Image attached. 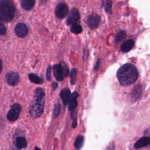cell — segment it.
<instances>
[{"mask_svg": "<svg viewBox=\"0 0 150 150\" xmlns=\"http://www.w3.org/2000/svg\"><path fill=\"white\" fill-rule=\"evenodd\" d=\"M117 77L122 86H127L137 81L138 77V72L134 65L126 63L118 69L117 72Z\"/></svg>", "mask_w": 150, "mask_h": 150, "instance_id": "cell-1", "label": "cell"}, {"mask_svg": "<svg viewBox=\"0 0 150 150\" xmlns=\"http://www.w3.org/2000/svg\"><path fill=\"white\" fill-rule=\"evenodd\" d=\"M45 105V93L43 89L38 88L34 92L33 100L29 108L30 114L34 118L40 117L43 112Z\"/></svg>", "mask_w": 150, "mask_h": 150, "instance_id": "cell-2", "label": "cell"}, {"mask_svg": "<svg viewBox=\"0 0 150 150\" xmlns=\"http://www.w3.org/2000/svg\"><path fill=\"white\" fill-rule=\"evenodd\" d=\"M15 6L11 0L0 1V21L9 22L15 16Z\"/></svg>", "mask_w": 150, "mask_h": 150, "instance_id": "cell-3", "label": "cell"}, {"mask_svg": "<svg viewBox=\"0 0 150 150\" xmlns=\"http://www.w3.org/2000/svg\"><path fill=\"white\" fill-rule=\"evenodd\" d=\"M21 107L20 104L16 103L11 106L10 110L7 114V118L11 121H14L16 120L21 113Z\"/></svg>", "mask_w": 150, "mask_h": 150, "instance_id": "cell-4", "label": "cell"}, {"mask_svg": "<svg viewBox=\"0 0 150 150\" xmlns=\"http://www.w3.org/2000/svg\"><path fill=\"white\" fill-rule=\"evenodd\" d=\"M69 9L67 5L64 3L59 4L55 9L54 13L56 16L59 19H62L67 14Z\"/></svg>", "mask_w": 150, "mask_h": 150, "instance_id": "cell-5", "label": "cell"}, {"mask_svg": "<svg viewBox=\"0 0 150 150\" xmlns=\"http://www.w3.org/2000/svg\"><path fill=\"white\" fill-rule=\"evenodd\" d=\"M80 13L76 8H73L69 12L66 19L67 25H73L76 23L80 19Z\"/></svg>", "mask_w": 150, "mask_h": 150, "instance_id": "cell-6", "label": "cell"}, {"mask_svg": "<svg viewBox=\"0 0 150 150\" xmlns=\"http://www.w3.org/2000/svg\"><path fill=\"white\" fill-rule=\"evenodd\" d=\"M100 17L97 14H91L87 18V24L91 29L97 28L100 23Z\"/></svg>", "mask_w": 150, "mask_h": 150, "instance_id": "cell-7", "label": "cell"}, {"mask_svg": "<svg viewBox=\"0 0 150 150\" xmlns=\"http://www.w3.org/2000/svg\"><path fill=\"white\" fill-rule=\"evenodd\" d=\"M16 35L19 38L25 37L28 33V28L27 26L23 23H18L15 28Z\"/></svg>", "mask_w": 150, "mask_h": 150, "instance_id": "cell-8", "label": "cell"}, {"mask_svg": "<svg viewBox=\"0 0 150 150\" xmlns=\"http://www.w3.org/2000/svg\"><path fill=\"white\" fill-rule=\"evenodd\" d=\"M6 79L10 86H15L19 81V76L17 73L11 71L6 75Z\"/></svg>", "mask_w": 150, "mask_h": 150, "instance_id": "cell-9", "label": "cell"}, {"mask_svg": "<svg viewBox=\"0 0 150 150\" xmlns=\"http://www.w3.org/2000/svg\"><path fill=\"white\" fill-rule=\"evenodd\" d=\"M70 97V91L68 88H64L61 91L60 98L62 99L63 104L64 105H66L69 103Z\"/></svg>", "mask_w": 150, "mask_h": 150, "instance_id": "cell-10", "label": "cell"}, {"mask_svg": "<svg viewBox=\"0 0 150 150\" xmlns=\"http://www.w3.org/2000/svg\"><path fill=\"white\" fill-rule=\"evenodd\" d=\"M150 145V137H142L139 139L134 145L136 149L141 148Z\"/></svg>", "mask_w": 150, "mask_h": 150, "instance_id": "cell-11", "label": "cell"}, {"mask_svg": "<svg viewBox=\"0 0 150 150\" xmlns=\"http://www.w3.org/2000/svg\"><path fill=\"white\" fill-rule=\"evenodd\" d=\"M134 46V41L132 39H128L122 43L121 46V50L124 53L128 52L131 50Z\"/></svg>", "mask_w": 150, "mask_h": 150, "instance_id": "cell-12", "label": "cell"}, {"mask_svg": "<svg viewBox=\"0 0 150 150\" xmlns=\"http://www.w3.org/2000/svg\"><path fill=\"white\" fill-rule=\"evenodd\" d=\"M79 96V94L74 91L70 97L69 102V106H68V109L70 111H72L73 110H74L77 105V98Z\"/></svg>", "mask_w": 150, "mask_h": 150, "instance_id": "cell-13", "label": "cell"}, {"mask_svg": "<svg viewBox=\"0 0 150 150\" xmlns=\"http://www.w3.org/2000/svg\"><path fill=\"white\" fill-rule=\"evenodd\" d=\"M53 73L56 79L58 81H62L63 80V73L61 67L59 64H54L53 67Z\"/></svg>", "mask_w": 150, "mask_h": 150, "instance_id": "cell-14", "label": "cell"}, {"mask_svg": "<svg viewBox=\"0 0 150 150\" xmlns=\"http://www.w3.org/2000/svg\"><path fill=\"white\" fill-rule=\"evenodd\" d=\"M141 87L138 85L134 87L131 91V98L133 101H138L141 96Z\"/></svg>", "mask_w": 150, "mask_h": 150, "instance_id": "cell-15", "label": "cell"}, {"mask_svg": "<svg viewBox=\"0 0 150 150\" xmlns=\"http://www.w3.org/2000/svg\"><path fill=\"white\" fill-rule=\"evenodd\" d=\"M35 0H21V7L26 11L31 10L35 6Z\"/></svg>", "mask_w": 150, "mask_h": 150, "instance_id": "cell-16", "label": "cell"}, {"mask_svg": "<svg viewBox=\"0 0 150 150\" xmlns=\"http://www.w3.org/2000/svg\"><path fill=\"white\" fill-rule=\"evenodd\" d=\"M16 145L19 148H25L27 145V141L24 137H18L16 139Z\"/></svg>", "mask_w": 150, "mask_h": 150, "instance_id": "cell-17", "label": "cell"}, {"mask_svg": "<svg viewBox=\"0 0 150 150\" xmlns=\"http://www.w3.org/2000/svg\"><path fill=\"white\" fill-rule=\"evenodd\" d=\"M28 76H29V79L32 82L35 84H41L43 82V80L34 73H30Z\"/></svg>", "mask_w": 150, "mask_h": 150, "instance_id": "cell-18", "label": "cell"}, {"mask_svg": "<svg viewBox=\"0 0 150 150\" xmlns=\"http://www.w3.org/2000/svg\"><path fill=\"white\" fill-rule=\"evenodd\" d=\"M83 142H84V137L82 135H79L77 138L76 139L74 142V147L77 149H80L83 145Z\"/></svg>", "mask_w": 150, "mask_h": 150, "instance_id": "cell-19", "label": "cell"}, {"mask_svg": "<svg viewBox=\"0 0 150 150\" xmlns=\"http://www.w3.org/2000/svg\"><path fill=\"white\" fill-rule=\"evenodd\" d=\"M82 27L78 23H74L71 25L70 28V31L75 34L80 33L82 32Z\"/></svg>", "mask_w": 150, "mask_h": 150, "instance_id": "cell-20", "label": "cell"}, {"mask_svg": "<svg viewBox=\"0 0 150 150\" xmlns=\"http://www.w3.org/2000/svg\"><path fill=\"white\" fill-rule=\"evenodd\" d=\"M60 66L61 67V69H62V70L63 71V75L65 76V77H67L68 75H69V68L67 66V64L64 63V62H60Z\"/></svg>", "mask_w": 150, "mask_h": 150, "instance_id": "cell-21", "label": "cell"}, {"mask_svg": "<svg viewBox=\"0 0 150 150\" xmlns=\"http://www.w3.org/2000/svg\"><path fill=\"white\" fill-rule=\"evenodd\" d=\"M60 105L59 104H56L54 107L53 109V117H58L59 113H60Z\"/></svg>", "mask_w": 150, "mask_h": 150, "instance_id": "cell-22", "label": "cell"}, {"mask_svg": "<svg viewBox=\"0 0 150 150\" xmlns=\"http://www.w3.org/2000/svg\"><path fill=\"white\" fill-rule=\"evenodd\" d=\"M76 74H77V70L76 69H73L71 70V76H70V80H71V83H74L76 80Z\"/></svg>", "mask_w": 150, "mask_h": 150, "instance_id": "cell-23", "label": "cell"}, {"mask_svg": "<svg viewBox=\"0 0 150 150\" xmlns=\"http://www.w3.org/2000/svg\"><path fill=\"white\" fill-rule=\"evenodd\" d=\"M6 33V29L5 26L2 23H0V35H5Z\"/></svg>", "mask_w": 150, "mask_h": 150, "instance_id": "cell-24", "label": "cell"}, {"mask_svg": "<svg viewBox=\"0 0 150 150\" xmlns=\"http://www.w3.org/2000/svg\"><path fill=\"white\" fill-rule=\"evenodd\" d=\"M50 71H51V68H50V66H49L46 71V78L49 80H50Z\"/></svg>", "mask_w": 150, "mask_h": 150, "instance_id": "cell-25", "label": "cell"}, {"mask_svg": "<svg viewBox=\"0 0 150 150\" xmlns=\"http://www.w3.org/2000/svg\"><path fill=\"white\" fill-rule=\"evenodd\" d=\"M115 149V145L114 144V142L110 144V145H109L108 148L107 149V150H114Z\"/></svg>", "mask_w": 150, "mask_h": 150, "instance_id": "cell-26", "label": "cell"}, {"mask_svg": "<svg viewBox=\"0 0 150 150\" xmlns=\"http://www.w3.org/2000/svg\"><path fill=\"white\" fill-rule=\"evenodd\" d=\"M57 83L54 82V83H52V90H54L57 88Z\"/></svg>", "mask_w": 150, "mask_h": 150, "instance_id": "cell-27", "label": "cell"}, {"mask_svg": "<svg viewBox=\"0 0 150 150\" xmlns=\"http://www.w3.org/2000/svg\"><path fill=\"white\" fill-rule=\"evenodd\" d=\"M2 62L0 60V73H1V71L2 70Z\"/></svg>", "mask_w": 150, "mask_h": 150, "instance_id": "cell-28", "label": "cell"}, {"mask_svg": "<svg viewBox=\"0 0 150 150\" xmlns=\"http://www.w3.org/2000/svg\"><path fill=\"white\" fill-rule=\"evenodd\" d=\"M34 150H41V149H39V148H38V147H35Z\"/></svg>", "mask_w": 150, "mask_h": 150, "instance_id": "cell-29", "label": "cell"}]
</instances>
